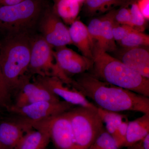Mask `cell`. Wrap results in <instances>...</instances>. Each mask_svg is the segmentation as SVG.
Here are the masks:
<instances>
[{"mask_svg": "<svg viewBox=\"0 0 149 149\" xmlns=\"http://www.w3.org/2000/svg\"><path fill=\"white\" fill-rule=\"evenodd\" d=\"M58 48L54 53L56 63L67 75L82 74L91 69L93 63L92 60L80 55L65 46Z\"/></svg>", "mask_w": 149, "mask_h": 149, "instance_id": "8fae6325", "label": "cell"}, {"mask_svg": "<svg viewBox=\"0 0 149 149\" xmlns=\"http://www.w3.org/2000/svg\"><path fill=\"white\" fill-rule=\"evenodd\" d=\"M76 1H77L79 2L80 3L84 1L85 0H76Z\"/></svg>", "mask_w": 149, "mask_h": 149, "instance_id": "836d02e7", "label": "cell"}, {"mask_svg": "<svg viewBox=\"0 0 149 149\" xmlns=\"http://www.w3.org/2000/svg\"><path fill=\"white\" fill-rule=\"evenodd\" d=\"M136 1L133 0L129 5L130 6L129 8L131 15V26L136 30L143 32L146 20L139 9Z\"/></svg>", "mask_w": 149, "mask_h": 149, "instance_id": "cb8c5ba5", "label": "cell"}, {"mask_svg": "<svg viewBox=\"0 0 149 149\" xmlns=\"http://www.w3.org/2000/svg\"><path fill=\"white\" fill-rule=\"evenodd\" d=\"M42 8L41 0H25L11 6H0V27L18 30L34 22Z\"/></svg>", "mask_w": 149, "mask_h": 149, "instance_id": "52a82bcc", "label": "cell"}, {"mask_svg": "<svg viewBox=\"0 0 149 149\" xmlns=\"http://www.w3.org/2000/svg\"><path fill=\"white\" fill-rule=\"evenodd\" d=\"M54 53L52 47L42 37L31 42L29 68L40 76H54L65 84L72 86L74 81L70 78L54 63Z\"/></svg>", "mask_w": 149, "mask_h": 149, "instance_id": "5b68a950", "label": "cell"}, {"mask_svg": "<svg viewBox=\"0 0 149 149\" xmlns=\"http://www.w3.org/2000/svg\"><path fill=\"white\" fill-rule=\"evenodd\" d=\"M114 19L115 22L117 24L131 26V15L127 6L121 7L118 9L116 10Z\"/></svg>", "mask_w": 149, "mask_h": 149, "instance_id": "4316f807", "label": "cell"}, {"mask_svg": "<svg viewBox=\"0 0 149 149\" xmlns=\"http://www.w3.org/2000/svg\"><path fill=\"white\" fill-rule=\"evenodd\" d=\"M133 0H85V9L91 15L105 13L116 7L129 6Z\"/></svg>", "mask_w": 149, "mask_h": 149, "instance_id": "ffe728a7", "label": "cell"}, {"mask_svg": "<svg viewBox=\"0 0 149 149\" xmlns=\"http://www.w3.org/2000/svg\"><path fill=\"white\" fill-rule=\"evenodd\" d=\"M0 149H6L3 147V146H2L1 145V143H0Z\"/></svg>", "mask_w": 149, "mask_h": 149, "instance_id": "d6a6232c", "label": "cell"}, {"mask_svg": "<svg viewBox=\"0 0 149 149\" xmlns=\"http://www.w3.org/2000/svg\"><path fill=\"white\" fill-rule=\"evenodd\" d=\"M31 42L27 37L19 36L7 41L0 54V67L12 88L20 85L21 77L29 68Z\"/></svg>", "mask_w": 149, "mask_h": 149, "instance_id": "3957f363", "label": "cell"}, {"mask_svg": "<svg viewBox=\"0 0 149 149\" xmlns=\"http://www.w3.org/2000/svg\"><path fill=\"white\" fill-rule=\"evenodd\" d=\"M87 28L95 48L97 45L100 40L102 30L101 17L92 19L87 26Z\"/></svg>", "mask_w": 149, "mask_h": 149, "instance_id": "484cf974", "label": "cell"}, {"mask_svg": "<svg viewBox=\"0 0 149 149\" xmlns=\"http://www.w3.org/2000/svg\"><path fill=\"white\" fill-rule=\"evenodd\" d=\"M139 9L146 20L149 19V0H136Z\"/></svg>", "mask_w": 149, "mask_h": 149, "instance_id": "f546056e", "label": "cell"}, {"mask_svg": "<svg viewBox=\"0 0 149 149\" xmlns=\"http://www.w3.org/2000/svg\"><path fill=\"white\" fill-rule=\"evenodd\" d=\"M69 32L72 44L77 47L83 56L93 61L95 47L89 35L87 26L82 22L75 20L70 24Z\"/></svg>", "mask_w": 149, "mask_h": 149, "instance_id": "9a60e30c", "label": "cell"}, {"mask_svg": "<svg viewBox=\"0 0 149 149\" xmlns=\"http://www.w3.org/2000/svg\"><path fill=\"white\" fill-rule=\"evenodd\" d=\"M60 101L58 97L39 82H26L22 85L13 106L20 107L38 102H58Z\"/></svg>", "mask_w": 149, "mask_h": 149, "instance_id": "7c38bea8", "label": "cell"}, {"mask_svg": "<svg viewBox=\"0 0 149 149\" xmlns=\"http://www.w3.org/2000/svg\"><path fill=\"white\" fill-rule=\"evenodd\" d=\"M128 122V118H126L121 123L118 128L116 141L120 148H123L125 143Z\"/></svg>", "mask_w": 149, "mask_h": 149, "instance_id": "f1b7e54d", "label": "cell"}, {"mask_svg": "<svg viewBox=\"0 0 149 149\" xmlns=\"http://www.w3.org/2000/svg\"><path fill=\"white\" fill-rule=\"evenodd\" d=\"M114 138L105 127L101 131L91 149H120Z\"/></svg>", "mask_w": 149, "mask_h": 149, "instance_id": "603a6c76", "label": "cell"}, {"mask_svg": "<svg viewBox=\"0 0 149 149\" xmlns=\"http://www.w3.org/2000/svg\"><path fill=\"white\" fill-rule=\"evenodd\" d=\"M74 106L64 101H42L17 107L12 105L8 109L19 117V122L28 130L35 125L68 111Z\"/></svg>", "mask_w": 149, "mask_h": 149, "instance_id": "8992f818", "label": "cell"}, {"mask_svg": "<svg viewBox=\"0 0 149 149\" xmlns=\"http://www.w3.org/2000/svg\"><path fill=\"white\" fill-rule=\"evenodd\" d=\"M24 132H27V130L20 122H1L0 123V143L6 149H15Z\"/></svg>", "mask_w": 149, "mask_h": 149, "instance_id": "2e32d148", "label": "cell"}, {"mask_svg": "<svg viewBox=\"0 0 149 149\" xmlns=\"http://www.w3.org/2000/svg\"><path fill=\"white\" fill-rule=\"evenodd\" d=\"M11 88L2 72L0 67V106L6 108L8 109L11 105Z\"/></svg>", "mask_w": 149, "mask_h": 149, "instance_id": "d4e9b609", "label": "cell"}, {"mask_svg": "<svg viewBox=\"0 0 149 149\" xmlns=\"http://www.w3.org/2000/svg\"><path fill=\"white\" fill-rule=\"evenodd\" d=\"M91 74L115 86L149 97V79L106 52L95 48Z\"/></svg>", "mask_w": 149, "mask_h": 149, "instance_id": "7a4b0ae2", "label": "cell"}, {"mask_svg": "<svg viewBox=\"0 0 149 149\" xmlns=\"http://www.w3.org/2000/svg\"><path fill=\"white\" fill-rule=\"evenodd\" d=\"M80 74L72 87L92 100L97 107L118 112L149 113V97L104 82L90 73Z\"/></svg>", "mask_w": 149, "mask_h": 149, "instance_id": "6da1fadb", "label": "cell"}, {"mask_svg": "<svg viewBox=\"0 0 149 149\" xmlns=\"http://www.w3.org/2000/svg\"><path fill=\"white\" fill-rule=\"evenodd\" d=\"M25 0H0V6H11L17 4Z\"/></svg>", "mask_w": 149, "mask_h": 149, "instance_id": "1f68e13d", "label": "cell"}, {"mask_svg": "<svg viewBox=\"0 0 149 149\" xmlns=\"http://www.w3.org/2000/svg\"><path fill=\"white\" fill-rule=\"evenodd\" d=\"M40 27L43 38L52 47L58 48L72 44L69 28L53 11H46L41 20Z\"/></svg>", "mask_w": 149, "mask_h": 149, "instance_id": "ba28073f", "label": "cell"}, {"mask_svg": "<svg viewBox=\"0 0 149 149\" xmlns=\"http://www.w3.org/2000/svg\"><path fill=\"white\" fill-rule=\"evenodd\" d=\"M66 113L72 125L74 149H91L104 127L97 109L74 107Z\"/></svg>", "mask_w": 149, "mask_h": 149, "instance_id": "277c9868", "label": "cell"}, {"mask_svg": "<svg viewBox=\"0 0 149 149\" xmlns=\"http://www.w3.org/2000/svg\"><path fill=\"white\" fill-rule=\"evenodd\" d=\"M37 130L24 134L15 149H45L51 140L47 120L35 125Z\"/></svg>", "mask_w": 149, "mask_h": 149, "instance_id": "5bb4252c", "label": "cell"}, {"mask_svg": "<svg viewBox=\"0 0 149 149\" xmlns=\"http://www.w3.org/2000/svg\"><path fill=\"white\" fill-rule=\"evenodd\" d=\"M134 30H137L129 25L117 24L115 22L113 28V34L115 41L118 42Z\"/></svg>", "mask_w": 149, "mask_h": 149, "instance_id": "83f0119b", "label": "cell"}, {"mask_svg": "<svg viewBox=\"0 0 149 149\" xmlns=\"http://www.w3.org/2000/svg\"><path fill=\"white\" fill-rule=\"evenodd\" d=\"M118 43L124 48L148 47L149 36L142 32L134 30Z\"/></svg>", "mask_w": 149, "mask_h": 149, "instance_id": "7402d4cb", "label": "cell"}, {"mask_svg": "<svg viewBox=\"0 0 149 149\" xmlns=\"http://www.w3.org/2000/svg\"><path fill=\"white\" fill-rule=\"evenodd\" d=\"M37 81L42 84L59 98H61L64 101L74 106L97 109V107L89 101L80 91L73 87L71 88L65 86V84L58 77L39 76Z\"/></svg>", "mask_w": 149, "mask_h": 149, "instance_id": "9c48e42d", "label": "cell"}, {"mask_svg": "<svg viewBox=\"0 0 149 149\" xmlns=\"http://www.w3.org/2000/svg\"><path fill=\"white\" fill-rule=\"evenodd\" d=\"M149 134V113H145L128 122L125 143L123 147L130 146L143 140Z\"/></svg>", "mask_w": 149, "mask_h": 149, "instance_id": "ac0fdd59", "label": "cell"}, {"mask_svg": "<svg viewBox=\"0 0 149 149\" xmlns=\"http://www.w3.org/2000/svg\"><path fill=\"white\" fill-rule=\"evenodd\" d=\"M126 149H149V134L143 140L126 147Z\"/></svg>", "mask_w": 149, "mask_h": 149, "instance_id": "4dcf8cb0", "label": "cell"}, {"mask_svg": "<svg viewBox=\"0 0 149 149\" xmlns=\"http://www.w3.org/2000/svg\"><path fill=\"white\" fill-rule=\"evenodd\" d=\"M97 112L107 131L116 140L118 128L127 116L120 112L107 110L97 107Z\"/></svg>", "mask_w": 149, "mask_h": 149, "instance_id": "44dd1931", "label": "cell"}, {"mask_svg": "<svg viewBox=\"0 0 149 149\" xmlns=\"http://www.w3.org/2000/svg\"><path fill=\"white\" fill-rule=\"evenodd\" d=\"M51 139L57 149H74V136L70 120L66 112L47 120Z\"/></svg>", "mask_w": 149, "mask_h": 149, "instance_id": "30bf717a", "label": "cell"}, {"mask_svg": "<svg viewBox=\"0 0 149 149\" xmlns=\"http://www.w3.org/2000/svg\"><path fill=\"white\" fill-rule=\"evenodd\" d=\"M80 4L76 0H55L53 12L66 24H71L79 14Z\"/></svg>", "mask_w": 149, "mask_h": 149, "instance_id": "d6986e66", "label": "cell"}, {"mask_svg": "<svg viewBox=\"0 0 149 149\" xmlns=\"http://www.w3.org/2000/svg\"><path fill=\"white\" fill-rule=\"evenodd\" d=\"M125 49L118 59L143 77L149 79V52L146 47Z\"/></svg>", "mask_w": 149, "mask_h": 149, "instance_id": "4fadbf2b", "label": "cell"}, {"mask_svg": "<svg viewBox=\"0 0 149 149\" xmlns=\"http://www.w3.org/2000/svg\"><path fill=\"white\" fill-rule=\"evenodd\" d=\"M115 9L108 12L102 18V30L100 40L96 48L101 50L109 52L116 49L113 28L115 23L114 16Z\"/></svg>", "mask_w": 149, "mask_h": 149, "instance_id": "e0dca14e", "label": "cell"}]
</instances>
